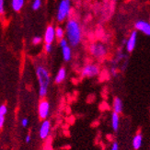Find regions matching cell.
Here are the masks:
<instances>
[{
    "label": "cell",
    "mask_w": 150,
    "mask_h": 150,
    "mask_svg": "<svg viewBox=\"0 0 150 150\" xmlns=\"http://www.w3.org/2000/svg\"><path fill=\"white\" fill-rule=\"evenodd\" d=\"M66 32L68 42L71 46H77L81 42L82 32L80 25L76 19H69L66 26Z\"/></svg>",
    "instance_id": "6da1fadb"
},
{
    "label": "cell",
    "mask_w": 150,
    "mask_h": 150,
    "mask_svg": "<svg viewBox=\"0 0 150 150\" xmlns=\"http://www.w3.org/2000/svg\"><path fill=\"white\" fill-rule=\"evenodd\" d=\"M36 76L39 82V96L45 98L50 84V74L43 66H38L36 67Z\"/></svg>",
    "instance_id": "7a4b0ae2"
},
{
    "label": "cell",
    "mask_w": 150,
    "mask_h": 150,
    "mask_svg": "<svg viewBox=\"0 0 150 150\" xmlns=\"http://www.w3.org/2000/svg\"><path fill=\"white\" fill-rule=\"evenodd\" d=\"M71 10V2L70 0H62L58 6L57 9V21H64L69 14Z\"/></svg>",
    "instance_id": "3957f363"
},
{
    "label": "cell",
    "mask_w": 150,
    "mask_h": 150,
    "mask_svg": "<svg viewBox=\"0 0 150 150\" xmlns=\"http://www.w3.org/2000/svg\"><path fill=\"white\" fill-rule=\"evenodd\" d=\"M100 73V67L95 64H88L85 66L81 71V75L84 77H94Z\"/></svg>",
    "instance_id": "277c9868"
},
{
    "label": "cell",
    "mask_w": 150,
    "mask_h": 150,
    "mask_svg": "<svg viewBox=\"0 0 150 150\" xmlns=\"http://www.w3.org/2000/svg\"><path fill=\"white\" fill-rule=\"evenodd\" d=\"M50 113V103L46 100H42L38 106V114L41 120H46Z\"/></svg>",
    "instance_id": "5b68a950"
},
{
    "label": "cell",
    "mask_w": 150,
    "mask_h": 150,
    "mask_svg": "<svg viewBox=\"0 0 150 150\" xmlns=\"http://www.w3.org/2000/svg\"><path fill=\"white\" fill-rule=\"evenodd\" d=\"M90 53L97 58H101L106 55L107 49L105 45L101 43H94L90 46Z\"/></svg>",
    "instance_id": "8992f818"
},
{
    "label": "cell",
    "mask_w": 150,
    "mask_h": 150,
    "mask_svg": "<svg viewBox=\"0 0 150 150\" xmlns=\"http://www.w3.org/2000/svg\"><path fill=\"white\" fill-rule=\"evenodd\" d=\"M51 132V122L48 120H44L40 128V137L42 139H46Z\"/></svg>",
    "instance_id": "52a82bcc"
},
{
    "label": "cell",
    "mask_w": 150,
    "mask_h": 150,
    "mask_svg": "<svg viewBox=\"0 0 150 150\" xmlns=\"http://www.w3.org/2000/svg\"><path fill=\"white\" fill-rule=\"evenodd\" d=\"M136 42H137V32L134 30L131 33V35H130L129 39L126 42V50L129 52V53H131V52H133L134 50Z\"/></svg>",
    "instance_id": "ba28073f"
},
{
    "label": "cell",
    "mask_w": 150,
    "mask_h": 150,
    "mask_svg": "<svg viewBox=\"0 0 150 150\" xmlns=\"http://www.w3.org/2000/svg\"><path fill=\"white\" fill-rule=\"evenodd\" d=\"M134 27L137 30L142 31L143 33L149 36L150 35V24L145 21H138L134 24Z\"/></svg>",
    "instance_id": "9c48e42d"
},
{
    "label": "cell",
    "mask_w": 150,
    "mask_h": 150,
    "mask_svg": "<svg viewBox=\"0 0 150 150\" xmlns=\"http://www.w3.org/2000/svg\"><path fill=\"white\" fill-rule=\"evenodd\" d=\"M54 26H48L47 29L45 30L44 32V42L45 43L52 44L55 39V34H54Z\"/></svg>",
    "instance_id": "30bf717a"
},
{
    "label": "cell",
    "mask_w": 150,
    "mask_h": 150,
    "mask_svg": "<svg viewBox=\"0 0 150 150\" xmlns=\"http://www.w3.org/2000/svg\"><path fill=\"white\" fill-rule=\"evenodd\" d=\"M142 144H143V135L141 133H138V134H136L134 135V137L133 138L132 146L134 150H138L142 146Z\"/></svg>",
    "instance_id": "8fae6325"
},
{
    "label": "cell",
    "mask_w": 150,
    "mask_h": 150,
    "mask_svg": "<svg viewBox=\"0 0 150 150\" xmlns=\"http://www.w3.org/2000/svg\"><path fill=\"white\" fill-rule=\"evenodd\" d=\"M66 77H67V70H66V68L62 67L57 72V74L54 77V81L56 84H61L64 79H66Z\"/></svg>",
    "instance_id": "7c38bea8"
},
{
    "label": "cell",
    "mask_w": 150,
    "mask_h": 150,
    "mask_svg": "<svg viewBox=\"0 0 150 150\" xmlns=\"http://www.w3.org/2000/svg\"><path fill=\"white\" fill-rule=\"evenodd\" d=\"M113 110L115 113L119 114L122 112L123 110V103L122 101V100L120 99V98H115L114 100H113Z\"/></svg>",
    "instance_id": "4fadbf2b"
},
{
    "label": "cell",
    "mask_w": 150,
    "mask_h": 150,
    "mask_svg": "<svg viewBox=\"0 0 150 150\" xmlns=\"http://www.w3.org/2000/svg\"><path fill=\"white\" fill-rule=\"evenodd\" d=\"M62 53H63V58L66 62H69L72 58V51L69 47V45L62 48Z\"/></svg>",
    "instance_id": "5bb4252c"
},
{
    "label": "cell",
    "mask_w": 150,
    "mask_h": 150,
    "mask_svg": "<svg viewBox=\"0 0 150 150\" xmlns=\"http://www.w3.org/2000/svg\"><path fill=\"white\" fill-rule=\"evenodd\" d=\"M25 3V0H11V6L13 10L15 11H21L23 8Z\"/></svg>",
    "instance_id": "9a60e30c"
},
{
    "label": "cell",
    "mask_w": 150,
    "mask_h": 150,
    "mask_svg": "<svg viewBox=\"0 0 150 150\" xmlns=\"http://www.w3.org/2000/svg\"><path fill=\"white\" fill-rule=\"evenodd\" d=\"M119 125H120L119 114L112 112V129L114 130V131H117V130H118Z\"/></svg>",
    "instance_id": "2e32d148"
},
{
    "label": "cell",
    "mask_w": 150,
    "mask_h": 150,
    "mask_svg": "<svg viewBox=\"0 0 150 150\" xmlns=\"http://www.w3.org/2000/svg\"><path fill=\"white\" fill-rule=\"evenodd\" d=\"M8 112V108L6 105H1L0 106V129L4 126L5 123V116Z\"/></svg>",
    "instance_id": "e0dca14e"
},
{
    "label": "cell",
    "mask_w": 150,
    "mask_h": 150,
    "mask_svg": "<svg viewBox=\"0 0 150 150\" xmlns=\"http://www.w3.org/2000/svg\"><path fill=\"white\" fill-rule=\"evenodd\" d=\"M54 34H55V38H57L58 40H62L64 36V30L61 27H57L54 29Z\"/></svg>",
    "instance_id": "ac0fdd59"
},
{
    "label": "cell",
    "mask_w": 150,
    "mask_h": 150,
    "mask_svg": "<svg viewBox=\"0 0 150 150\" xmlns=\"http://www.w3.org/2000/svg\"><path fill=\"white\" fill-rule=\"evenodd\" d=\"M42 6V0H34L32 3V9L33 10H38Z\"/></svg>",
    "instance_id": "d6986e66"
},
{
    "label": "cell",
    "mask_w": 150,
    "mask_h": 150,
    "mask_svg": "<svg viewBox=\"0 0 150 150\" xmlns=\"http://www.w3.org/2000/svg\"><path fill=\"white\" fill-rule=\"evenodd\" d=\"M41 42H42V38L40 36H36V37H34L33 39H32V43H33L34 45L40 44Z\"/></svg>",
    "instance_id": "ffe728a7"
},
{
    "label": "cell",
    "mask_w": 150,
    "mask_h": 150,
    "mask_svg": "<svg viewBox=\"0 0 150 150\" xmlns=\"http://www.w3.org/2000/svg\"><path fill=\"white\" fill-rule=\"evenodd\" d=\"M44 50H45V52L46 53H51L52 52V50H53V45L52 44H49V43H45V45H44Z\"/></svg>",
    "instance_id": "44dd1931"
},
{
    "label": "cell",
    "mask_w": 150,
    "mask_h": 150,
    "mask_svg": "<svg viewBox=\"0 0 150 150\" xmlns=\"http://www.w3.org/2000/svg\"><path fill=\"white\" fill-rule=\"evenodd\" d=\"M5 12V0H0V14Z\"/></svg>",
    "instance_id": "7402d4cb"
},
{
    "label": "cell",
    "mask_w": 150,
    "mask_h": 150,
    "mask_svg": "<svg viewBox=\"0 0 150 150\" xmlns=\"http://www.w3.org/2000/svg\"><path fill=\"white\" fill-rule=\"evenodd\" d=\"M59 44H60V47H62V48H64V47L67 46V45H68L67 40H66V39H62V40H60V42H59Z\"/></svg>",
    "instance_id": "603a6c76"
},
{
    "label": "cell",
    "mask_w": 150,
    "mask_h": 150,
    "mask_svg": "<svg viewBox=\"0 0 150 150\" xmlns=\"http://www.w3.org/2000/svg\"><path fill=\"white\" fill-rule=\"evenodd\" d=\"M21 125H22L23 127H27V126L29 125V121H28L27 118H23V119L21 120Z\"/></svg>",
    "instance_id": "cb8c5ba5"
},
{
    "label": "cell",
    "mask_w": 150,
    "mask_h": 150,
    "mask_svg": "<svg viewBox=\"0 0 150 150\" xmlns=\"http://www.w3.org/2000/svg\"><path fill=\"white\" fill-rule=\"evenodd\" d=\"M110 150H119V145L117 142H114L112 145V147H110Z\"/></svg>",
    "instance_id": "d4e9b609"
},
{
    "label": "cell",
    "mask_w": 150,
    "mask_h": 150,
    "mask_svg": "<svg viewBox=\"0 0 150 150\" xmlns=\"http://www.w3.org/2000/svg\"><path fill=\"white\" fill-rule=\"evenodd\" d=\"M30 140H31V136H30V134H27V135H26V137H25V142H26V143H30Z\"/></svg>",
    "instance_id": "484cf974"
},
{
    "label": "cell",
    "mask_w": 150,
    "mask_h": 150,
    "mask_svg": "<svg viewBox=\"0 0 150 150\" xmlns=\"http://www.w3.org/2000/svg\"><path fill=\"white\" fill-rule=\"evenodd\" d=\"M112 73H113V75H116V68L115 67H112Z\"/></svg>",
    "instance_id": "4316f807"
}]
</instances>
